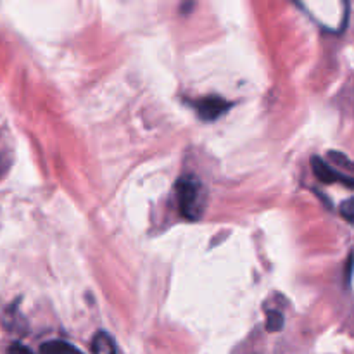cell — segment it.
Returning a JSON list of instances; mask_svg holds the SVG:
<instances>
[{
    "label": "cell",
    "mask_w": 354,
    "mask_h": 354,
    "mask_svg": "<svg viewBox=\"0 0 354 354\" xmlns=\"http://www.w3.org/2000/svg\"><path fill=\"white\" fill-rule=\"evenodd\" d=\"M176 199H178L180 213L183 218L196 221L203 216L204 211V190L197 178L187 175L176 182Z\"/></svg>",
    "instance_id": "cell-1"
},
{
    "label": "cell",
    "mask_w": 354,
    "mask_h": 354,
    "mask_svg": "<svg viewBox=\"0 0 354 354\" xmlns=\"http://www.w3.org/2000/svg\"><path fill=\"white\" fill-rule=\"evenodd\" d=\"M197 114H199L203 120L213 121L218 120L220 116H223L228 109H230V102H227L221 97H203V99L196 100L194 102Z\"/></svg>",
    "instance_id": "cell-2"
},
{
    "label": "cell",
    "mask_w": 354,
    "mask_h": 354,
    "mask_svg": "<svg viewBox=\"0 0 354 354\" xmlns=\"http://www.w3.org/2000/svg\"><path fill=\"white\" fill-rule=\"evenodd\" d=\"M311 165H313V171L322 182L325 183H344L348 187H354V180L349 178V176L342 175V173L335 171L332 166H328L324 159L313 158L311 159Z\"/></svg>",
    "instance_id": "cell-3"
},
{
    "label": "cell",
    "mask_w": 354,
    "mask_h": 354,
    "mask_svg": "<svg viewBox=\"0 0 354 354\" xmlns=\"http://www.w3.org/2000/svg\"><path fill=\"white\" fill-rule=\"evenodd\" d=\"M41 354H83L78 348L66 341H48L40 348Z\"/></svg>",
    "instance_id": "cell-4"
},
{
    "label": "cell",
    "mask_w": 354,
    "mask_h": 354,
    "mask_svg": "<svg viewBox=\"0 0 354 354\" xmlns=\"http://www.w3.org/2000/svg\"><path fill=\"white\" fill-rule=\"evenodd\" d=\"M92 353L93 354H118L114 341L106 334V332H99L92 341Z\"/></svg>",
    "instance_id": "cell-5"
},
{
    "label": "cell",
    "mask_w": 354,
    "mask_h": 354,
    "mask_svg": "<svg viewBox=\"0 0 354 354\" xmlns=\"http://www.w3.org/2000/svg\"><path fill=\"white\" fill-rule=\"evenodd\" d=\"M283 327V318L279 311H270L268 313V324H266V328L270 332H279L280 328Z\"/></svg>",
    "instance_id": "cell-6"
},
{
    "label": "cell",
    "mask_w": 354,
    "mask_h": 354,
    "mask_svg": "<svg viewBox=\"0 0 354 354\" xmlns=\"http://www.w3.org/2000/svg\"><path fill=\"white\" fill-rule=\"evenodd\" d=\"M341 214L354 227V197L341 204Z\"/></svg>",
    "instance_id": "cell-7"
},
{
    "label": "cell",
    "mask_w": 354,
    "mask_h": 354,
    "mask_svg": "<svg viewBox=\"0 0 354 354\" xmlns=\"http://www.w3.org/2000/svg\"><path fill=\"white\" fill-rule=\"evenodd\" d=\"M7 354H35L31 351L30 348H26V346L19 344V342H14V344L9 346V349H7Z\"/></svg>",
    "instance_id": "cell-8"
},
{
    "label": "cell",
    "mask_w": 354,
    "mask_h": 354,
    "mask_svg": "<svg viewBox=\"0 0 354 354\" xmlns=\"http://www.w3.org/2000/svg\"><path fill=\"white\" fill-rule=\"evenodd\" d=\"M3 166H6V165H3L2 159H0V175H2V171H3Z\"/></svg>",
    "instance_id": "cell-9"
}]
</instances>
